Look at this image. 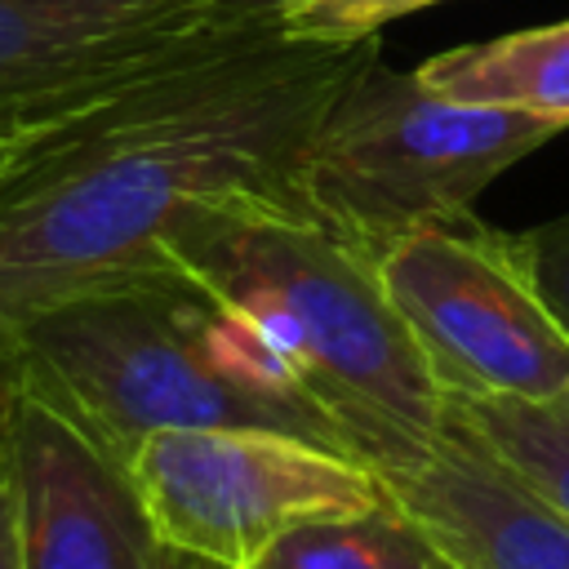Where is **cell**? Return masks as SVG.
Here are the masks:
<instances>
[{"mask_svg":"<svg viewBox=\"0 0 569 569\" xmlns=\"http://www.w3.org/2000/svg\"><path fill=\"white\" fill-rule=\"evenodd\" d=\"M378 36L302 40L231 27L200 53L89 107L0 187V333L164 267L169 227L213 200H276Z\"/></svg>","mask_w":569,"mask_h":569,"instance_id":"6da1fadb","label":"cell"},{"mask_svg":"<svg viewBox=\"0 0 569 569\" xmlns=\"http://www.w3.org/2000/svg\"><path fill=\"white\" fill-rule=\"evenodd\" d=\"M160 258L240 316L293 391L373 471L440 436L445 391L365 253L276 200L187 209Z\"/></svg>","mask_w":569,"mask_h":569,"instance_id":"7a4b0ae2","label":"cell"},{"mask_svg":"<svg viewBox=\"0 0 569 569\" xmlns=\"http://www.w3.org/2000/svg\"><path fill=\"white\" fill-rule=\"evenodd\" d=\"M13 338L27 387L116 462H129L147 436L204 427L284 431L351 453L258 333L169 262L84 289Z\"/></svg>","mask_w":569,"mask_h":569,"instance_id":"3957f363","label":"cell"},{"mask_svg":"<svg viewBox=\"0 0 569 569\" xmlns=\"http://www.w3.org/2000/svg\"><path fill=\"white\" fill-rule=\"evenodd\" d=\"M565 129L520 107L453 102L373 58L302 147L289 209L373 262L422 227L467 218L498 173Z\"/></svg>","mask_w":569,"mask_h":569,"instance_id":"277c9868","label":"cell"},{"mask_svg":"<svg viewBox=\"0 0 569 569\" xmlns=\"http://www.w3.org/2000/svg\"><path fill=\"white\" fill-rule=\"evenodd\" d=\"M124 471L156 542L231 569H253L298 525L396 502L369 462L258 427L160 431Z\"/></svg>","mask_w":569,"mask_h":569,"instance_id":"5b68a950","label":"cell"},{"mask_svg":"<svg viewBox=\"0 0 569 569\" xmlns=\"http://www.w3.org/2000/svg\"><path fill=\"white\" fill-rule=\"evenodd\" d=\"M373 271L445 396L547 400L569 387V338L511 236L467 213L387 244Z\"/></svg>","mask_w":569,"mask_h":569,"instance_id":"8992f818","label":"cell"},{"mask_svg":"<svg viewBox=\"0 0 569 569\" xmlns=\"http://www.w3.org/2000/svg\"><path fill=\"white\" fill-rule=\"evenodd\" d=\"M222 31L200 0H0V116L142 80Z\"/></svg>","mask_w":569,"mask_h":569,"instance_id":"52a82bcc","label":"cell"},{"mask_svg":"<svg viewBox=\"0 0 569 569\" xmlns=\"http://www.w3.org/2000/svg\"><path fill=\"white\" fill-rule=\"evenodd\" d=\"M27 569H147L156 533L124 462L89 440L58 405L22 391L13 418Z\"/></svg>","mask_w":569,"mask_h":569,"instance_id":"ba28073f","label":"cell"},{"mask_svg":"<svg viewBox=\"0 0 569 569\" xmlns=\"http://www.w3.org/2000/svg\"><path fill=\"white\" fill-rule=\"evenodd\" d=\"M378 476L449 569H569V516L449 409L431 449Z\"/></svg>","mask_w":569,"mask_h":569,"instance_id":"9c48e42d","label":"cell"},{"mask_svg":"<svg viewBox=\"0 0 569 569\" xmlns=\"http://www.w3.org/2000/svg\"><path fill=\"white\" fill-rule=\"evenodd\" d=\"M418 80L453 102L520 107L569 124V18L431 53Z\"/></svg>","mask_w":569,"mask_h":569,"instance_id":"30bf717a","label":"cell"},{"mask_svg":"<svg viewBox=\"0 0 569 569\" xmlns=\"http://www.w3.org/2000/svg\"><path fill=\"white\" fill-rule=\"evenodd\" d=\"M253 569H445V556L391 502L365 516L298 525Z\"/></svg>","mask_w":569,"mask_h":569,"instance_id":"8fae6325","label":"cell"},{"mask_svg":"<svg viewBox=\"0 0 569 569\" xmlns=\"http://www.w3.org/2000/svg\"><path fill=\"white\" fill-rule=\"evenodd\" d=\"M445 409L467 422L529 489L569 516V387L547 400H453Z\"/></svg>","mask_w":569,"mask_h":569,"instance_id":"7c38bea8","label":"cell"},{"mask_svg":"<svg viewBox=\"0 0 569 569\" xmlns=\"http://www.w3.org/2000/svg\"><path fill=\"white\" fill-rule=\"evenodd\" d=\"M227 36V31H222ZM200 53V49H196ZM191 58V53H187ZM164 71V67H160ZM156 76V71H151ZM147 80V76H142ZM142 80H129V84H116V89H93V93H76V98H58V102H44V107H22V111H4L0 116V187L36 156V151H44L71 120H80L89 107H98V102H107V98H116V93H124V89H133V84H142Z\"/></svg>","mask_w":569,"mask_h":569,"instance_id":"4fadbf2b","label":"cell"},{"mask_svg":"<svg viewBox=\"0 0 569 569\" xmlns=\"http://www.w3.org/2000/svg\"><path fill=\"white\" fill-rule=\"evenodd\" d=\"M427 4H440V0H307L289 9L276 27L302 40H360V36H378V27Z\"/></svg>","mask_w":569,"mask_h":569,"instance_id":"5bb4252c","label":"cell"},{"mask_svg":"<svg viewBox=\"0 0 569 569\" xmlns=\"http://www.w3.org/2000/svg\"><path fill=\"white\" fill-rule=\"evenodd\" d=\"M511 240H516V258L529 271L542 307L556 316V325L569 338V213H560L525 236H511Z\"/></svg>","mask_w":569,"mask_h":569,"instance_id":"9a60e30c","label":"cell"},{"mask_svg":"<svg viewBox=\"0 0 569 569\" xmlns=\"http://www.w3.org/2000/svg\"><path fill=\"white\" fill-rule=\"evenodd\" d=\"M0 569H27V556H22V498H18V471H13V449L9 445L0 449Z\"/></svg>","mask_w":569,"mask_h":569,"instance_id":"2e32d148","label":"cell"},{"mask_svg":"<svg viewBox=\"0 0 569 569\" xmlns=\"http://www.w3.org/2000/svg\"><path fill=\"white\" fill-rule=\"evenodd\" d=\"M200 4L222 27H276L289 9H298L307 0H200Z\"/></svg>","mask_w":569,"mask_h":569,"instance_id":"e0dca14e","label":"cell"},{"mask_svg":"<svg viewBox=\"0 0 569 569\" xmlns=\"http://www.w3.org/2000/svg\"><path fill=\"white\" fill-rule=\"evenodd\" d=\"M22 391H27V369H22L18 338L0 333V449L9 445V431H13V418H18Z\"/></svg>","mask_w":569,"mask_h":569,"instance_id":"ac0fdd59","label":"cell"},{"mask_svg":"<svg viewBox=\"0 0 569 569\" xmlns=\"http://www.w3.org/2000/svg\"><path fill=\"white\" fill-rule=\"evenodd\" d=\"M147 569H231V565H218V560H204V556H196V551H178V547L156 542Z\"/></svg>","mask_w":569,"mask_h":569,"instance_id":"d6986e66","label":"cell"},{"mask_svg":"<svg viewBox=\"0 0 569 569\" xmlns=\"http://www.w3.org/2000/svg\"><path fill=\"white\" fill-rule=\"evenodd\" d=\"M445 569H449V565H445Z\"/></svg>","mask_w":569,"mask_h":569,"instance_id":"ffe728a7","label":"cell"}]
</instances>
